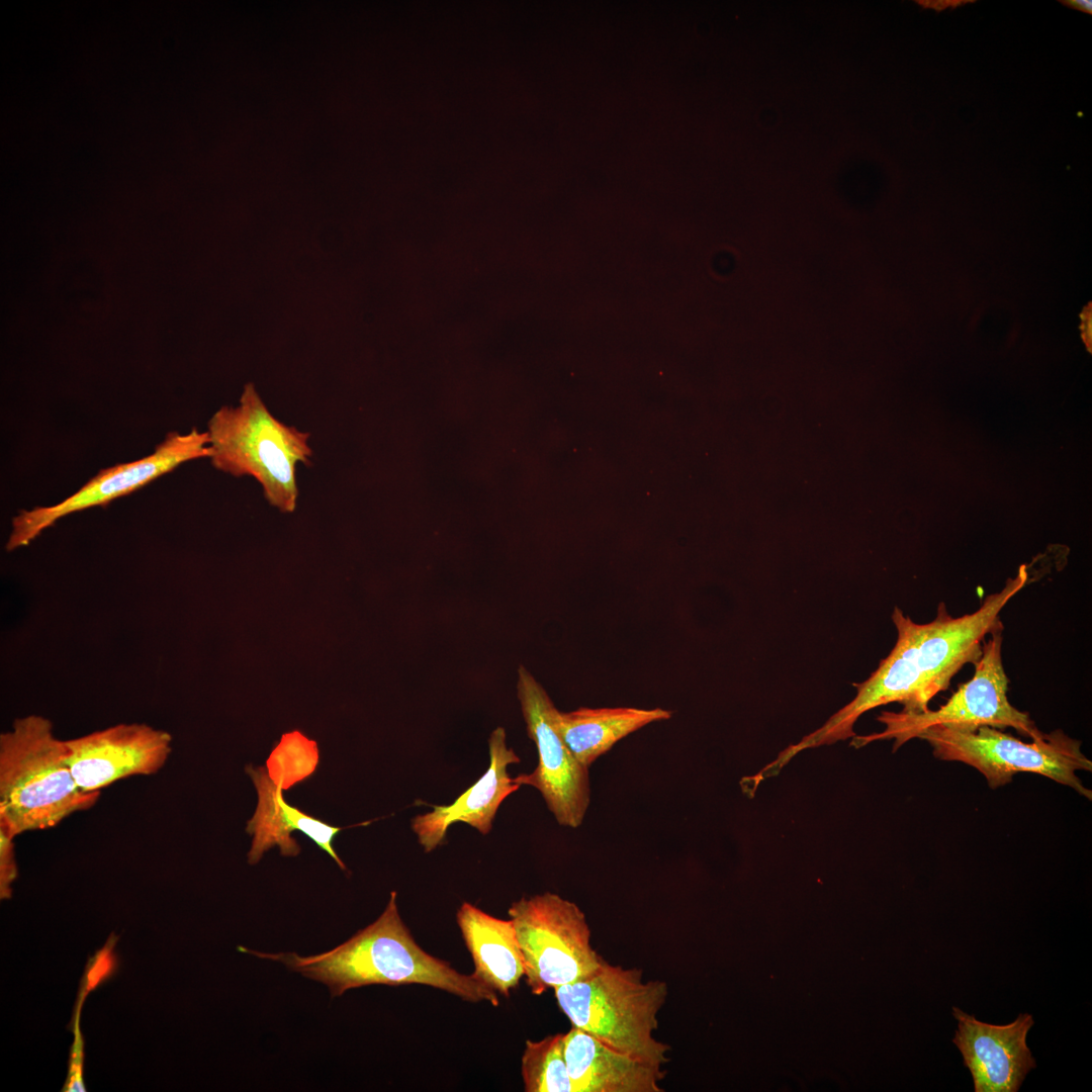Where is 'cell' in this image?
I'll return each instance as SVG.
<instances>
[{"mask_svg": "<svg viewBox=\"0 0 1092 1092\" xmlns=\"http://www.w3.org/2000/svg\"><path fill=\"white\" fill-rule=\"evenodd\" d=\"M1028 581L1025 565L1008 578L999 592L985 598L978 610L952 617L944 603L929 623L918 624L895 608L892 620L898 637L895 646L878 668L862 682L854 684L856 695L820 728L782 751L778 760L787 764L807 748L831 744L854 736L853 725L866 712L890 703H900L903 712L922 713L938 693L967 663H976L982 643L993 631L1003 629L1000 613Z\"/></svg>", "mask_w": 1092, "mask_h": 1092, "instance_id": "cell-1", "label": "cell"}, {"mask_svg": "<svg viewBox=\"0 0 1092 1092\" xmlns=\"http://www.w3.org/2000/svg\"><path fill=\"white\" fill-rule=\"evenodd\" d=\"M390 893L382 914L337 947L309 957L268 953L239 946L241 952L284 964L290 970L328 986L331 996L369 985L420 984L469 1002L498 1005L497 993L473 974L465 975L425 951L402 922Z\"/></svg>", "mask_w": 1092, "mask_h": 1092, "instance_id": "cell-2", "label": "cell"}, {"mask_svg": "<svg viewBox=\"0 0 1092 1092\" xmlns=\"http://www.w3.org/2000/svg\"><path fill=\"white\" fill-rule=\"evenodd\" d=\"M68 754L66 740L39 715L15 719L0 734V821L14 836L53 828L99 800L100 791L78 786Z\"/></svg>", "mask_w": 1092, "mask_h": 1092, "instance_id": "cell-3", "label": "cell"}, {"mask_svg": "<svg viewBox=\"0 0 1092 1092\" xmlns=\"http://www.w3.org/2000/svg\"><path fill=\"white\" fill-rule=\"evenodd\" d=\"M206 431L214 468L236 477L251 476L266 500L283 513L295 510L296 466L310 465L308 433L276 419L253 384L244 388L237 406H222Z\"/></svg>", "mask_w": 1092, "mask_h": 1092, "instance_id": "cell-4", "label": "cell"}, {"mask_svg": "<svg viewBox=\"0 0 1092 1092\" xmlns=\"http://www.w3.org/2000/svg\"><path fill=\"white\" fill-rule=\"evenodd\" d=\"M554 995L573 1027L637 1061L660 1067L668 1061L670 1046L653 1036L666 983L643 982L641 970L605 961L589 977L554 988Z\"/></svg>", "mask_w": 1092, "mask_h": 1092, "instance_id": "cell-5", "label": "cell"}, {"mask_svg": "<svg viewBox=\"0 0 1092 1092\" xmlns=\"http://www.w3.org/2000/svg\"><path fill=\"white\" fill-rule=\"evenodd\" d=\"M916 738L927 741L935 757L977 768L991 789L1010 783L1018 772H1033L1092 799L1091 790L1075 774L1091 771L1092 761L1081 751V742L1060 729L1030 743L990 726L972 730L934 725Z\"/></svg>", "mask_w": 1092, "mask_h": 1092, "instance_id": "cell-6", "label": "cell"}, {"mask_svg": "<svg viewBox=\"0 0 1092 1092\" xmlns=\"http://www.w3.org/2000/svg\"><path fill=\"white\" fill-rule=\"evenodd\" d=\"M508 914L534 995L583 980L603 966L605 960L590 944L585 915L575 903L546 892L513 902Z\"/></svg>", "mask_w": 1092, "mask_h": 1092, "instance_id": "cell-7", "label": "cell"}, {"mask_svg": "<svg viewBox=\"0 0 1092 1092\" xmlns=\"http://www.w3.org/2000/svg\"><path fill=\"white\" fill-rule=\"evenodd\" d=\"M1002 631H993L984 639L972 678L961 685L945 704L937 710L928 709L922 713L883 712L878 720L885 729L855 737L852 744L861 747L873 741L894 739L896 750L934 725L972 730L981 726L1011 727L1032 740L1042 738L1045 733L1035 726L1029 715L1013 707L1008 700L1009 679L1002 661Z\"/></svg>", "mask_w": 1092, "mask_h": 1092, "instance_id": "cell-8", "label": "cell"}, {"mask_svg": "<svg viewBox=\"0 0 1092 1092\" xmlns=\"http://www.w3.org/2000/svg\"><path fill=\"white\" fill-rule=\"evenodd\" d=\"M211 455L207 432H170L153 453L99 471L79 490L51 507L21 510L12 518L6 550L27 546L61 518L127 495L190 460Z\"/></svg>", "mask_w": 1092, "mask_h": 1092, "instance_id": "cell-9", "label": "cell"}, {"mask_svg": "<svg viewBox=\"0 0 1092 1092\" xmlns=\"http://www.w3.org/2000/svg\"><path fill=\"white\" fill-rule=\"evenodd\" d=\"M517 695L538 764L532 772L513 778V783L538 790L560 825L577 828L590 803L589 768L565 745L555 724L559 710L524 666L518 669Z\"/></svg>", "mask_w": 1092, "mask_h": 1092, "instance_id": "cell-10", "label": "cell"}, {"mask_svg": "<svg viewBox=\"0 0 1092 1092\" xmlns=\"http://www.w3.org/2000/svg\"><path fill=\"white\" fill-rule=\"evenodd\" d=\"M171 743L170 733L145 723H120L66 740L73 776L85 792L159 772L171 754Z\"/></svg>", "mask_w": 1092, "mask_h": 1092, "instance_id": "cell-11", "label": "cell"}, {"mask_svg": "<svg viewBox=\"0 0 1092 1092\" xmlns=\"http://www.w3.org/2000/svg\"><path fill=\"white\" fill-rule=\"evenodd\" d=\"M958 1030L952 1039L970 1070L976 1092H1016L1035 1061L1026 1044L1033 1020L1020 1014L1006 1025L979 1021L953 1007Z\"/></svg>", "mask_w": 1092, "mask_h": 1092, "instance_id": "cell-12", "label": "cell"}, {"mask_svg": "<svg viewBox=\"0 0 1092 1092\" xmlns=\"http://www.w3.org/2000/svg\"><path fill=\"white\" fill-rule=\"evenodd\" d=\"M489 766L469 789L452 804L433 806V810L412 819V830L426 852H431L446 840L448 828L463 822L486 835L492 828L495 814L520 785L513 783L508 766L519 763L520 757L507 745L506 731L495 728L488 738Z\"/></svg>", "mask_w": 1092, "mask_h": 1092, "instance_id": "cell-13", "label": "cell"}, {"mask_svg": "<svg viewBox=\"0 0 1092 1092\" xmlns=\"http://www.w3.org/2000/svg\"><path fill=\"white\" fill-rule=\"evenodd\" d=\"M246 772L252 779L258 793V803L252 818L247 822L246 831L253 835L248 862L256 864L263 854L273 846L280 848L285 856H296L300 846L291 832L299 830L325 850L341 868L345 863L333 848V839L344 827L330 825L310 816L285 802L282 789L269 778L265 766H246Z\"/></svg>", "mask_w": 1092, "mask_h": 1092, "instance_id": "cell-14", "label": "cell"}, {"mask_svg": "<svg viewBox=\"0 0 1092 1092\" xmlns=\"http://www.w3.org/2000/svg\"><path fill=\"white\" fill-rule=\"evenodd\" d=\"M564 1058L575 1092H661L660 1066L621 1054L588 1033H565Z\"/></svg>", "mask_w": 1092, "mask_h": 1092, "instance_id": "cell-15", "label": "cell"}, {"mask_svg": "<svg viewBox=\"0 0 1092 1092\" xmlns=\"http://www.w3.org/2000/svg\"><path fill=\"white\" fill-rule=\"evenodd\" d=\"M456 919L472 957V974L496 993L509 996L525 975L513 920L493 917L468 902L460 906Z\"/></svg>", "mask_w": 1092, "mask_h": 1092, "instance_id": "cell-16", "label": "cell"}, {"mask_svg": "<svg viewBox=\"0 0 1092 1092\" xmlns=\"http://www.w3.org/2000/svg\"><path fill=\"white\" fill-rule=\"evenodd\" d=\"M672 716L661 708L634 707L586 708L558 711L556 727L567 748L588 767L619 740L652 722Z\"/></svg>", "mask_w": 1092, "mask_h": 1092, "instance_id": "cell-17", "label": "cell"}, {"mask_svg": "<svg viewBox=\"0 0 1092 1092\" xmlns=\"http://www.w3.org/2000/svg\"><path fill=\"white\" fill-rule=\"evenodd\" d=\"M565 1033L526 1041L522 1077L526 1092H575L564 1058Z\"/></svg>", "mask_w": 1092, "mask_h": 1092, "instance_id": "cell-18", "label": "cell"}, {"mask_svg": "<svg viewBox=\"0 0 1092 1092\" xmlns=\"http://www.w3.org/2000/svg\"><path fill=\"white\" fill-rule=\"evenodd\" d=\"M318 761L316 742L299 731H292L282 735L267 758L265 767L271 781L284 791L308 779L315 771Z\"/></svg>", "mask_w": 1092, "mask_h": 1092, "instance_id": "cell-19", "label": "cell"}, {"mask_svg": "<svg viewBox=\"0 0 1092 1092\" xmlns=\"http://www.w3.org/2000/svg\"><path fill=\"white\" fill-rule=\"evenodd\" d=\"M118 939L119 936L112 932L108 936L105 944L88 959L84 974L80 981L74 1012L70 1023L80 1020L81 1010L87 996L117 973L119 968V958L115 951V946Z\"/></svg>", "mask_w": 1092, "mask_h": 1092, "instance_id": "cell-20", "label": "cell"}, {"mask_svg": "<svg viewBox=\"0 0 1092 1092\" xmlns=\"http://www.w3.org/2000/svg\"><path fill=\"white\" fill-rule=\"evenodd\" d=\"M69 1027L74 1034V1039L69 1051L68 1075L62 1091L84 1092L87 1090L84 1082L85 1039L81 1032L80 1020L70 1023Z\"/></svg>", "mask_w": 1092, "mask_h": 1092, "instance_id": "cell-21", "label": "cell"}, {"mask_svg": "<svg viewBox=\"0 0 1092 1092\" xmlns=\"http://www.w3.org/2000/svg\"><path fill=\"white\" fill-rule=\"evenodd\" d=\"M15 836L8 827L0 821V898L10 899L12 896V884L17 878V866L14 850Z\"/></svg>", "mask_w": 1092, "mask_h": 1092, "instance_id": "cell-22", "label": "cell"}, {"mask_svg": "<svg viewBox=\"0 0 1092 1092\" xmlns=\"http://www.w3.org/2000/svg\"><path fill=\"white\" fill-rule=\"evenodd\" d=\"M1060 3L1081 12L1092 14L1091 0H1061Z\"/></svg>", "mask_w": 1092, "mask_h": 1092, "instance_id": "cell-23", "label": "cell"}, {"mask_svg": "<svg viewBox=\"0 0 1092 1092\" xmlns=\"http://www.w3.org/2000/svg\"><path fill=\"white\" fill-rule=\"evenodd\" d=\"M968 2H973V1H958V0H956V1H934V2L933 1H917L918 4H920L921 6H923L925 8L926 7L934 8V7L938 6V5H940V8L938 9V11H940L941 9H944L946 6L956 7L958 5H963L962 3H968Z\"/></svg>", "mask_w": 1092, "mask_h": 1092, "instance_id": "cell-24", "label": "cell"}]
</instances>
